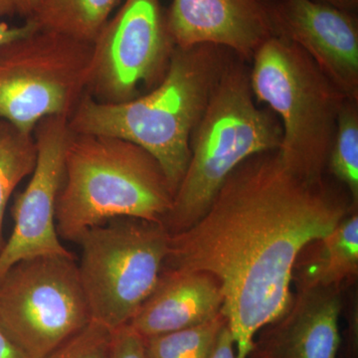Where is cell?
<instances>
[{"mask_svg": "<svg viewBox=\"0 0 358 358\" xmlns=\"http://www.w3.org/2000/svg\"><path fill=\"white\" fill-rule=\"evenodd\" d=\"M357 210L338 181L301 178L277 150L252 155L228 176L203 216L171 234L164 268L206 272L220 284L221 313L236 357L289 310L301 250Z\"/></svg>", "mask_w": 358, "mask_h": 358, "instance_id": "cell-1", "label": "cell"}, {"mask_svg": "<svg viewBox=\"0 0 358 358\" xmlns=\"http://www.w3.org/2000/svg\"><path fill=\"white\" fill-rule=\"evenodd\" d=\"M234 54L224 47H176L166 76L143 96L102 103L85 94L68 119L73 134L128 141L159 162L174 195L190 159V138Z\"/></svg>", "mask_w": 358, "mask_h": 358, "instance_id": "cell-2", "label": "cell"}, {"mask_svg": "<svg viewBox=\"0 0 358 358\" xmlns=\"http://www.w3.org/2000/svg\"><path fill=\"white\" fill-rule=\"evenodd\" d=\"M173 199L159 162L143 148L71 131L56 204L59 237L76 243L87 230L117 218L164 223Z\"/></svg>", "mask_w": 358, "mask_h": 358, "instance_id": "cell-3", "label": "cell"}, {"mask_svg": "<svg viewBox=\"0 0 358 358\" xmlns=\"http://www.w3.org/2000/svg\"><path fill=\"white\" fill-rule=\"evenodd\" d=\"M282 129L272 110L257 103L248 63L233 56L190 138V159L164 220L171 234L197 222L228 176L252 155L279 150Z\"/></svg>", "mask_w": 358, "mask_h": 358, "instance_id": "cell-4", "label": "cell"}, {"mask_svg": "<svg viewBox=\"0 0 358 358\" xmlns=\"http://www.w3.org/2000/svg\"><path fill=\"white\" fill-rule=\"evenodd\" d=\"M251 63L250 81L257 103H266L282 124L277 152L282 162L301 178H324L348 96L288 40L271 37Z\"/></svg>", "mask_w": 358, "mask_h": 358, "instance_id": "cell-5", "label": "cell"}, {"mask_svg": "<svg viewBox=\"0 0 358 358\" xmlns=\"http://www.w3.org/2000/svg\"><path fill=\"white\" fill-rule=\"evenodd\" d=\"M164 223L117 218L84 232L78 264L91 320L110 329L128 324L154 291L169 250Z\"/></svg>", "mask_w": 358, "mask_h": 358, "instance_id": "cell-6", "label": "cell"}, {"mask_svg": "<svg viewBox=\"0 0 358 358\" xmlns=\"http://www.w3.org/2000/svg\"><path fill=\"white\" fill-rule=\"evenodd\" d=\"M93 43L37 28L0 45V120L33 134L47 117H65L87 93Z\"/></svg>", "mask_w": 358, "mask_h": 358, "instance_id": "cell-7", "label": "cell"}, {"mask_svg": "<svg viewBox=\"0 0 358 358\" xmlns=\"http://www.w3.org/2000/svg\"><path fill=\"white\" fill-rule=\"evenodd\" d=\"M91 320L74 256L21 261L0 279V326L29 358H42Z\"/></svg>", "mask_w": 358, "mask_h": 358, "instance_id": "cell-8", "label": "cell"}, {"mask_svg": "<svg viewBox=\"0 0 358 358\" xmlns=\"http://www.w3.org/2000/svg\"><path fill=\"white\" fill-rule=\"evenodd\" d=\"M176 48L160 0H126L93 42L87 93L102 103L134 100L162 81Z\"/></svg>", "mask_w": 358, "mask_h": 358, "instance_id": "cell-9", "label": "cell"}, {"mask_svg": "<svg viewBox=\"0 0 358 358\" xmlns=\"http://www.w3.org/2000/svg\"><path fill=\"white\" fill-rule=\"evenodd\" d=\"M70 134L68 117L59 115L44 117L35 127L36 166L24 192L14 201L13 234L0 250V279L21 261L74 256L61 243L55 219Z\"/></svg>", "mask_w": 358, "mask_h": 358, "instance_id": "cell-10", "label": "cell"}, {"mask_svg": "<svg viewBox=\"0 0 358 358\" xmlns=\"http://www.w3.org/2000/svg\"><path fill=\"white\" fill-rule=\"evenodd\" d=\"M273 35L300 47L350 100L358 101L357 14L317 0H264Z\"/></svg>", "mask_w": 358, "mask_h": 358, "instance_id": "cell-11", "label": "cell"}, {"mask_svg": "<svg viewBox=\"0 0 358 358\" xmlns=\"http://www.w3.org/2000/svg\"><path fill=\"white\" fill-rule=\"evenodd\" d=\"M166 15L178 48L217 45L247 63L274 36L264 0H173Z\"/></svg>", "mask_w": 358, "mask_h": 358, "instance_id": "cell-12", "label": "cell"}, {"mask_svg": "<svg viewBox=\"0 0 358 358\" xmlns=\"http://www.w3.org/2000/svg\"><path fill=\"white\" fill-rule=\"evenodd\" d=\"M341 288L296 292L282 317L259 331L248 358H338Z\"/></svg>", "mask_w": 358, "mask_h": 358, "instance_id": "cell-13", "label": "cell"}, {"mask_svg": "<svg viewBox=\"0 0 358 358\" xmlns=\"http://www.w3.org/2000/svg\"><path fill=\"white\" fill-rule=\"evenodd\" d=\"M223 301L220 284L208 273L162 268L154 291L128 324L143 338L181 331L217 317Z\"/></svg>", "mask_w": 358, "mask_h": 358, "instance_id": "cell-14", "label": "cell"}, {"mask_svg": "<svg viewBox=\"0 0 358 358\" xmlns=\"http://www.w3.org/2000/svg\"><path fill=\"white\" fill-rule=\"evenodd\" d=\"M358 274V213L355 210L333 232L308 244L296 258L293 282L296 292L341 288Z\"/></svg>", "mask_w": 358, "mask_h": 358, "instance_id": "cell-15", "label": "cell"}, {"mask_svg": "<svg viewBox=\"0 0 358 358\" xmlns=\"http://www.w3.org/2000/svg\"><path fill=\"white\" fill-rule=\"evenodd\" d=\"M119 0H43L34 20L41 29L93 43Z\"/></svg>", "mask_w": 358, "mask_h": 358, "instance_id": "cell-16", "label": "cell"}, {"mask_svg": "<svg viewBox=\"0 0 358 358\" xmlns=\"http://www.w3.org/2000/svg\"><path fill=\"white\" fill-rule=\"evenodd\" d=\"M36 162L37 145L33 134L23 133L0 120V250L7 203L16 186L31 176Z\"/></svg>", "mask_w": 358, "mask_h": 358, "instance_id": "cell-17", "label": "cell"}, {"mask_svg": "<svg viewBox=\"0 0 358 358\" xmlns=\"http://www.w3.org/2000/svg\"><path fill=\"white\" fill-rule=\"evenodd\" d=\"M226 324L220 313L199 326L143 338L145 358H208Z\"/></svg>", "mask_w": 358, "mask_h": 358, "instance_id": "cell-18", "label": "cell"}, {"mask_svg": "<svg viewBox=\"0 0 358 358\" xmlns=\"http://www.w3.org/2000/svg\"><path fill=\"white\" fill-rule=\"evenodd\" d=\"M327 169L358 205V101L348 99L341 109Z\"/></svg>", "mask_w": 358, "mask_h": 358, "instance_id": "cell-19", "label": "cell"}, {"mask_svg": "<svg viewBox=\"0 0 358 358\" xmlns=\"http://www.w3.org/2000/svg\"><path fill=\"white\" fill-rule=\"evenodd\" d=\"M112 329L91 320L74 336L42 358H110Z\"/></svg>", "mask_w": 358, "mask_h": 358, "instance_id": "cell-20", "label": "cell"}, {"mask_svg": "<svg viewBox=\"0 0 358 358\" xmlns=\"http://www.w3.org/2000/svg\"><path fill=\"white\" fill-rule=\"evenodd\" d=\"M110 358H145L143 338L129 324L113 329Z\"/></svg>", "mask_w": 358, "mask_h": 358, "instance_id": "cell-21", "label": "cell"}, {"mask_svg": "<svg viewBox=\"0 0 358 358\" xmlns=\"http://www.w3.org/2000/svg\"><path fill=\"white\" fill-rule=\"evenodd\" d=\"M43 0H0V20L20 17L34 20Z\"/></svg>", "mask_w": 358, "mask_h": 358, "instance_id": "cell-22", "label": "cell"}, {"mask_svg": "<svg viewBox=\"0 0 358 358\" xmlns=\"http://www.w3.org/2000/svg\"><path fill=\"white\" fill-rule=\"evenodd\" d=\"M208 358H237L236 345L227 324L221 329Z\"/></svg>", "mask_w": 358, "mask_h": 358, "instance_id": "cell-23", "label": "cell"}, {"mask_svg": "<svg viewBox=\"0 0 358 358\" xmlns=\"http://www.w3.org/2000/svg\"><path fill=\"white\" fill-rule=\"evenodd\" d=\"M37 28H39V26L34 20H26L24 24L20 26H10L0 20V45L20 38L34 31Z\"/></svg>", "mask_w": 358, "mask_h": 358, "instance_id": "cell-24", "label": "cell"}, {"mask_svg": "<svg viewBox=\"0 0 358 358\" xmlns=\"http://www.w3.org/2000/svg\"><path fill=\"white\" fill-rule=\"evenodd\" d=\"M0 358H29L0 326Z\"/></svg>", "mask_w": 358, "mask_h": 358, "instance_id": "cell-25", "label": "cell"}, {"mask_svg": "<svg viewBox=\"0 0 358 358\" xmlns=\"http://www.w3.org/2000/svg\"><path fill=\"white\" fill-rule=\"evenodd\" d=\"M317 1L324 2L348 13H357L358 0H317Z\"/></svg>", "mask_w": 358, "mask_h": 358, "instance_id": "cell-26", "label": "cell"}]
</instances>
